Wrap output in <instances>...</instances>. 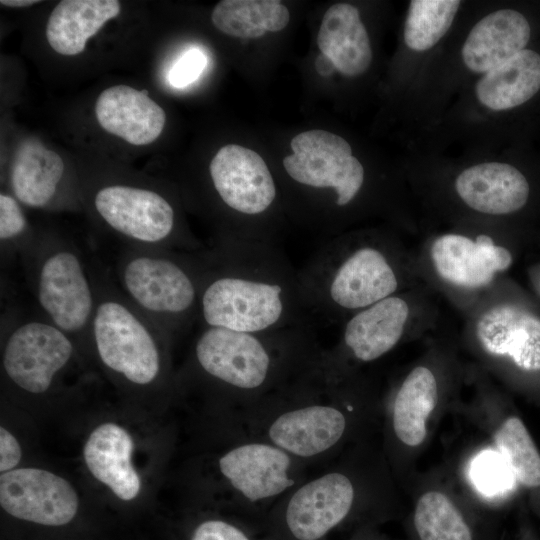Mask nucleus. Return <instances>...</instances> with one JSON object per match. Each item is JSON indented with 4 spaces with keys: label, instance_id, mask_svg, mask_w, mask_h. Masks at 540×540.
I'll use <instances>...</instances> for the list:
<instances>
[{
    "label": "nucleus",
    "instance_id": "nucleus-8",
    "mask_svg": "<svg viewBox=\"0 0 540 540\" xmlns=\"http://www.w3.org/2000/svg\"><path fill=\"white\" fill-rule=\"evenodd\" d=\"M290 146L293 154L284 157L283 166L293 181L310 188L332 189L339 207L348 205L360 192L364 167L341 136L309 130L297 134Z\"/></svg>",
    "mask_w": 540,
    "mask_h": 540
},
{
    "label": "nucleus",
    "instance_id": "nucleus-16",
    "mask_svg": "<svg viewBox=\"0 0 540 540\" xmlns=\"http://www.w3.org/2000/svg\"><path fill=\"white\" fill-rule=\"evenodd\" d=\"M291 459L281 448L264 443L238 446L219 460L221 473L245 498L258 501L279 495L293 485Z\"/></svg>",
    "mask_w": 540,
    "mask_h": 540
},
{
    "label": "nucleus",
    "instance_id": "nucleus-29",
    "mask_svg": "<svg viewBox=\"0 0 540 540\" xmlns=\"http://www.w3.org/2000/svg\"><path fill=\"white\" fill-rule=\"evenodd\" d=\"M413 522L419 540H473L461 512L439 491L426 492L419 498Z\"/></svg>",
    "mask_w": 540,
    "mask_h": 540
},
{
    "label": "nucleus",
    "instance_id": "nucleus-9",
    "mask_svg": "<svg viewBox=\"0 0 540 540\" xmlns=\"http://www.w3.org/2000/svg\"><path fill=\"white\" fill-rule=\"evenodd\" d=\"M265 335L204 327L194 346L196 362L203 372L226 385L258 389L272 369Z\"/></svg>",
    "mask_w": 540,
    "mask_h": 540
},
{
    "label": "nucleus",
    "instance_id": "nucleus-10",
    "mask_svg": "<svg viewBox=\"0 0 540 540\" xmlns=\"http://www.w3.org/2000/svg\"><path fill=\"white\" fill-rule=\"evenodd\" d=\"M0 504L16 518L60 526L76 515L78 496L62 477L42 469L21 468L1 474Z\"/></svg>",
    "mask_w": 540,
    "mask_h": 540
},
{
    "label": "nucleus",
    "instance_id": "nucleus-11",
    "mask_svg": "<svg viewBox=\"0 0 540 540\" xmlns=\"http://www.w3.org/2000/svg\"><path fill=\"white\" fill-rule=\"evenodd\" d=\"M213 189L234 212L255 216L273 204L277 189L264 159L255 151L237 145L221 147L209 164Z\"/></svg>",
    "mask_w": 540,
    "mask_h": 540
},
{
    "label": "nucleus",
    "instance_id": "nucleus-3",
    "mask_svg": "<svg viewBox=\"0 0 540 540\" xmlns=\"http://www.w3.org/2000/svg\"><path fill=\"white\" fill-rule=\"evenodd\" d=\"M92 273L96 306L89 341L99 360L132 385L153 384L163 369L161 341L169 336L127 299L105 271Z\"/></svg>",
    "mask_w": 540,
    "mask_h": 540
},
{
    "label": "nucleus",
    "instance_id": "nucleus-12",
    "mask_svg": "<svg viewBox=\"0 0 540 540\" xmlns=\"http://www.w3.org/2000/svg\"><path fill=\"white\" fill-rule=\"evenodd\" d=\"M354 500L350 479L338 472L318 477L295 491L286 524L297 540H319L348 515Z\"/></svg>",
    "mask_w": 540,
    "mask_h": 540
},
{
    "label": "nucleus",
    "instance_id": "nucleus-30",
    "mask_svg": "<svg viewBox=\"0 0 540 540\" xmlns=\"http://www.w3.org/2000/svg\"><path fill=\"white\" fill-rule=\"evenodd\" d=\"M495 443L517 481L527 487L540 486V453L518 417H509L501 424Z\"/></svg>",
    "mask_w": 540,
    "mask_h": 540
},
{
    "label": "nucleus",
    "instance_id": "nucleus-1",
    "mask_svg": "<svg viewBox=\"0 0 540 540\" xmlns=\"http://www.w3.org/2000/svg\"><path fill=\"white\" fill-rule=\"evenodd\" d=\"M268 245L224 242L202 252L203 327L269 334L294 325L307 307L300 279Z\"/></svg>",
    "mask_w": 540,
    "mask_h": 540
},
{
    "label": "nucleus",
    "instance_id": "nucleus-2",
    "mask_svg": "<svg viewBox=\"0 0 540 540\" xmlns=\"http://www.w3.org/2000/svg\"><path fill=\"white\" fill-rule=\"evenodd\" d=\"M202 271L200 251L133 246L115 266L123 294L168 336L197 320Z\"/></svg>",
    "mask_w": 540,
    "mask_h": 540
},
{
    "label": "nucleus",
    "instance_id": "nucleus-18",
    "mask_svg": "<svg viewBox=\"0 0 540 540\" xmlns=\"http://www.w3.org/2000/svg\"><path fill=\"white\" fill-rule=\"evenodd\" d=\"M455 190L471 209L489 215H506L522 209L530 187L524 174L504 162H484L464 169Z\"/></svg>",
    "mask_w": 540,
    "mask_h": 540
},
{
    "label": "nucleus",
    "instance_id": "nucleus-19",
    "mask_svg": "<svg viewBox=\"0 0 540 540\" xmlns=\"http://www.w3.org/2000/svg\"><path fill=\"white\" fill-rule=\"evenodd\" d=\"M346 419L329 405H310L280 415L268 434L288 454L312 457L333 447L343 436Z\"/></svg>",
    "mask_w": 540,
    "mask_h": 540
},
{
    "label": "nucleus",
    "instance_id": "nucleus-24",
    "mask_svg": "<svg viewBox=\"0 0 540 540\" xmlns=\"http://www.w3.org/2000/svg\"><path fill=\"white\" fill-rule=\"evenodd\" d=\"M120 11L121 4L117 0L60 1L47 21L48 44L60 55H78L84 51L87 40Z\"/></svg>",
    "mask_w": 540,
    "mask_h": 540
},
{
    "label": "nucleus",
    "instance_id": "nucleus-35",
    "mask_svg": "<svg viewBox=\"0 0 540 540\" xmlns=\"http://www.w3.org/2000/svg\"><path fill=\"white\" fill-rule=\"evenodd\" d=\"M21 459V449L16 438L4 427L0 428V471L12 470Z\"/></svg>",
    "mask_w": 540,
    "mask_h": 540
},
{
    "label": "nucleus",
    "instance_id": "nucleus-32",
    "mask_svg": "<svg viewBox=\"0 0 540 540\" xmlns=\"http://www.w3.org/2000/svg\"><path fill=\"white\" fill-rule=\"evenodd\" d=\"M470 477L474 486L487 496L509 492L516 478L499 452L486 450L472 461Z\"/></svg>",
    "mask_w": 540,
    "mask_h": 540
},
{
    "label": "nucleus",
    "instance_id": "nucleus-36",
    "mask_svg": "<svg viewBox=\"0 0 540 540\" xmlns=\"http://www.w3.org/2000/svg\"><path fill=\"white\" fill-rule=\"evenodd\" d=\"M36 0H1L0 4L7 7H28L39 3Z\"/></svg>",
    "mask_w": 540,
    "mask_h": 540
},
{
    "label": "nucleus",
    "instance_id": "nucleus-25",
    "mask_svg": "<svg viewBox=\"0 0 540 540\" xmlns=\"http://www.w3.org/2000/svg\"><path fill=\"white\" fill-rule=\"evenodd\" d=\"M539 91L540 54L528 48L483 74L475 85L478 102L495 112L519 107Z\"/></svg>",
    "mask_w": 540,
    "mask_h": 540
},
{
    "label": "nucleus",
    "instance_id": "nucleus-4",
    "mask_svg": "<svg viewBox=\"0 0 540 540\" xmlns=\"http://www.w3.org/2000/svg\"><path fill=\"white\" fill-rule=\"evenodd\" d=\"M21 259L41 316L74 341H89L96 286L76 245L57 236L36 235Z\"/></svg>",
    "mask_w": 540,
    "mask_h": 540
},
{
    "label": "nucleus",
    "instance_id": "nucleus-37",
    "mask_svg": "<svg viewBox=\"0 0 540 540\" xmlns=\"http://www.w3.org/2000/svg\"><path fill=\"white\" fill-rule=\"evenodd\" d=\"M539 287H540V282H539Z\"/></svg>",
    "mask_w": 540,
    "mask_h": 540
},
{
    "label": "nucleus",
    "instance_id": "nucleus-27",
    "mask_svg": "<svg viewBox=\"0 0 540 540\" xmlns=\"http://www.w3.org/2000/svg\"><path fill=\"white\" fill-rule=\"evenodd\" d=\"M213 25L222 33L241 39H257L279 32L290 21L288 8L276 0H222L213 8Z\"/></svg>",
    "mask_w": 540,
    "mask_h": 540
},
{
    "label": "nucleus",
    "instance_id": "nucleus-20",
    "mask_svg": "<svg viewBox=\"0 0 540 540\" xmlns=\"http://www.w3.org/2000/svg\"><path fill=\"white\" fill-rule=\"evenodd\" d=\"M408 318L407 302L392 295L357 311L348 319L343 330V343L357 360L374 361L400 341Z\"/></svg>",
    "mask_w": 540,
    "mask_h": 540
},
{
    "label": "nucleus",
    "instance_id": "nucleus-22",
    "mask_svg": "<svg viewBox=\"0 0 540 540\" xmlns=\"http://www.w3.org/2000/svg\"><path fill=\"white\" fill-rule=\"evenodd\" d=\"M133 447V440L125 429L105 423L92 431L83 451L91 474L125 501L134 499L141 486L131 461Z\"/></svg>",
    "mask_w": 540,
    "mask_h": 540
},
{
    "label": "nucleus",
    "instance_id": "nucleus-13",
    "mask_svg": "<svg viewBox=\"0 0 540 540\" xmlns=\"http://www.w3.org/2000/svg\"><path fill=\"white\" fill-rule=\"evenodd\" d=\"M431 258L442 279L469 289L487 286L512 264L510 251L484 234L475 240L454 233L441 235L432 243Z\"/></svg>",
    "mask_w": 540,
    "mask_h": 540
},
{
    "label": "nucleus",
    "instance_id": "nucleus-34",
    "mask_svg": "<svg viewBox=\"0 0 540 540\" xmlns=\"http://www.w3.org/2000/svg\"><path fill=\"white\" fill-rule=\"evenodd\" d=\"M191 540H249V538L232 524L221 520H208L194 530Z\"/></svg>",
    "mask_w": 540,
    "mask_h": 540
},
{
    "label": "nucleus",
    "instance_id": "nucleus-31",
    "mask_svg": "<svg viewBox=\"0 0 540 540\" xmlns=\"http://www.w3.org/2000/svg\"><path fill=\"white\" fill-rule=\"evenodd\" d=\"M36 235L30 233L29 224L20 202L12 195L0 194V241L5 257H20L32 245Z\"/></svg>",
    "mask_w": 540,
    "mask_h": 540
},
{
    "label": "nucleus",
    "instance_id": "nucleus-17",
    "mask_svg": "<svg viewBox=\"0 0 540 540\" xmlns=\"http://www.w3.org/2000/svg\"><path fill=\"white\" fill-rule=\"evenodd\" d=\"M530 37V23L520 11H493L468 33L461 50L463 63L468 70L483 75L525 50Z\"/></svg>",
    "mask_w": 540,
    "mask_h": 540
},
{
    "label": "nucleus",
    "instance_id": "nucleus-28",
    "mask_svg": "<svg viewBox=\"0 0 540 540\" xmlns=\"http://www.w3.org/2000/svg\"><path fill=\"white\" fill-rule=\"evenodd\" d=\"M460 6L457 0L410 1L403 30L405 45L417 52L433 48L452 26Z\"/></svg>",
    "mask_w": 540,
    "mask_h": 540
},
{
    "label": "nucleus",
    "instance_id": "nucleus-23",
    "mask_svg": "<svg viewBox=\"0 0 540 540\" xmlns=\"http://www.w3.org/2000/svg\"><path fill=\"white\" fill-rule=\"evenodd\" d=\"M64 172L65 164L59 154L37 140H26L12 161V194L27 207L45 208L58 195Z\"/></svg>",
    "mask_w": 540,
    "mask_h": 540
},
{
    "label": "nucleus",
    "instance_id": "nucleus-7",
    "mask_svg": "<svg viewBox=\"0 0 540 540\" xmlns=\"http://www.w3.org/2000/svg\"><path fill=\"white\" fill-rule=\"evenodd\" d=\"M2 366L16 387L30 394L47 392L75 352L74 340L43 316L5 320Z\"/></svg>",
    "mask_w": 540,
    "mask_h": 540
},
{
    "label": "nucleus",
    "instance_id": "nucleus-33",
    "mask_svg": "<svg viewBox=\"0 0 540 540\" xmlns=\"http://www.w3.org/2000/svg\"><path fill=\"white\" fill-rule=\"evenodd\" d=\"M207 63L204 52L197 48L186 51L172 66L168 80L173 87L183 88L197 80Z\"/></svg>",
    "mask_w": 540,
    "mask_h": 540
},
{
    "label": "nucleus",
    "instance_id": "nucleus-26",
    "mask_svg": "<svg viewBox=\"0 0 540 540\" xmlns=\"http://www.w3.org/2000/svg\"><path fill=\"white\" fill-rule=\"evenodd\" d=\"M437 401L433 372L425 366L414 368L401 384L393 405L394 432L403 444L416 447L425 440L426 423Z\"/></svg>",
    "mask_w": 540,
    "mask_h": 540
},
{
    "label": "nucleus",
    "instance_id": "nucleus-21",
    "mask_svg": "<svg viewBox=\"0 0 540 540\" xmlns=\"http://www.w3.org/2000/svg\"><path fill=\"white\" fill-rule=\"evenodd\" d=\"M317 44L322 55L345 76L365 73L373 59L359 10L349 3H337L328 8L318 31Z\"/></svg>",
    "mask_w": 540,
    "mask_h": 540
},
{
    "label": "nucleus",
    "instance_id": "nucleus-6",
    "mask_svg": "<svg viewBox=\"0 0 540 540\" xmlns=\"http://www.w3.org/2000/svg\"><path fill=\"white\" fill-rule=\"evenodd\" d=\"M92 206L99 219L126 246L199 251L195 241L184 237L172 203L160 192L124 183H111L95 191Z\"/></svg>",
    "mask_w": 540,
    "mask_h": 540
},
{
    "label": "nucleus",
    "instance_id": "nucleus-14",
    "mask_svg": "<svg viewBox=\"0 0 540 540\" xmlns=\"http://www.w3.org/2000/svg\"><path fill=\"white\" fill-rule=\"evenodd\" d=\"M476 335L489 354L509 357L525 371L540 370V317L514 304L486 310L476 323Z\"/></svg>",
    "mask_w": 540,
    "mask_h": 540
},
{
    "label": "nucleus",
    "instance_id": "nucleus-15",
    "mask_svg": "<svg viewBox=\"0 0 540 540\" xmlns=\"http://www.w3.org/2000/svg\"><path fill=\"white\" fill-rule=\"evenodd\" d=\"M95 116L108 133L135 146L148 145L162 133L166 114L148 95L120 84L100 93L95 103Z\"/></svg>",
    "mask_w": 540,
    "mask_h": 540
},
{
    "label": "nucleus",
    "instance_id": "nucleus-5",
    "mask_svg": "<svg viewBox=\"0 0 540 540\" xmlns=\"http://www.w3.org/2000/svg\"><path fill=\"white\" fill-rule=\"evenodd\" d=\"M299 279L306 306L326 315L357 312L392 296L398 288L389 258L373 245L359 246L344 255L326 247Z\"/></svg>",
    "mask_w": 540,
    "mask_h": 540
}]
</instances>
